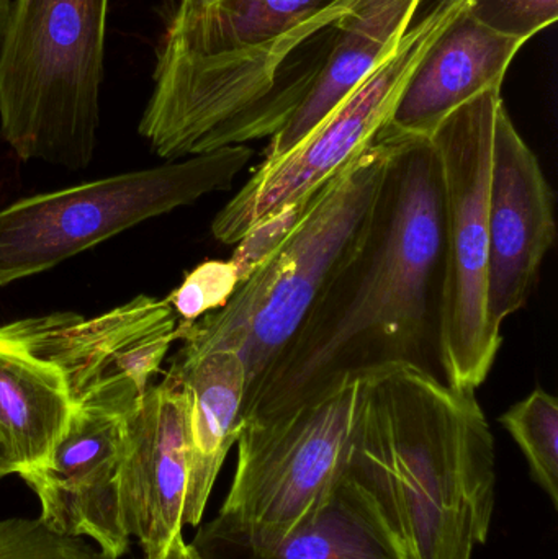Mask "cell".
<instances>
[{
	"label": "cell",
	"instance_id": "obj_2",
	"mask_svg": "<svg viewBox=\"0 0 558 559\" xmlns=\"http://www.w3.org/2000/svg\"><path fill=\"white\" fill-rule=\"evenodd\" d=\"M359 0H180L141 136L167 160L277 134L320 81Z\"/></svg>",
	"mask_w": 558,
	"mask_h": 559
},
{
	"label": "cell",
	"instance_id": "obj_13",
	"mask_svg": "<svg viewBox=\"0 0 558 559\" xmlns=\"http://www.w3.org/2000/svg\"><path fill=\"white\" fill-rule=\"evenodd\" d=\"M187 396L173 378L151 384L124 417L120 488L128 534L144 559H161L182 534L189 485Z\"/></svg>",
	"mask_w": 558,
	"mask_h": 559
},
{
	"label": "cell",
	"instance_id": "obj_19",
	"mask_svg": "<svg viewBox=\"0 0 558 559\" xmlns=\"http://www.w3.org/2000/svg\"><path fill=\"white\" fill-rule=\"evenodd\" d=\"M500 424L513 437L530 466L531 478L558 511V404L543 388L511 406Z\"/></svg>",
	"mask_w": 558,
	"mask_h": 559
},
{
	"label": "cell",
	"instance_id": "obj_23",
	"mask_svg": "<svg viewBox=\"0 0 558 559\" xmlns=\"http://www.w3.org/2000/svg\"><path fill=\"white\" fill-rule=\"evenodd\" d=\"M468 12L500 35L530 41L558 20V0H468Z\"/></svg>",
	"mask_w": 558,
	"mask_h": 559
},
{
	"label": "cell",
	"instance_id": "obj_22",
	"mask_svg": "<svg viewBox=\"0 0 558 559\" xmlns=\"http://www.w3.org/2000/svg\"><path fill=\"white\" fill-rule=\"evenodd\" d=\"M317 193V192H314ZM314 193L287 203L268 218L252 226L238 242L229 262L238 275L239 285L251 277L297 228L313 200Z\"/></svg>",
	"mask_w": 558,
	"mask_h": 559
},
{
	"label": "cell",
	"instance_id": "obj_11",
	"mask_svg": "<svg viewBox=\"0 0 558 559\" xmlns=\"http://www.w3.org/2000/svg\"><path fill=\"white\" fill-rule=\"evenodd\" d=\"M130 414V413H128ZM104 406H75L48 459L20 473L41 502V519L68 537H88L118 559L130 545L120 463L124 417Z\"/></svg>",
	"mask_w": 558,
	"mask_h": 559
},
{
	"label": "cell",
	"instance_id": "obj_10",
	"mask_svg": "<svg viewBox=\"0 0 558 559\" xmlns=\"http://www.w3.org/2000/svg\"><path fill=\"white\" fill-rule=\"evenodd\" d=\"M16 324L33 350L61 370L72 407L128 414L159 373L179 321L167 299L140 295L92 319L55 312Z\"/></svg>",
	"mask_w": 558,
	"mask_h": 559
},
{
	"label": "cell",
	"instance_id": "obj_1",
	"mask_svg": "<svg viewBox=\"0 0 558 559\" xmlns=\"http://www.w3.org/2000/svg\"><path fill=\"white\" fill-rule=\"evenodd\" d=\"M383 130L395 147L369 231L246 400L242 419L387 365H415L442 378L441 166L431 138Z\"/></svg>",
	"mask_w": 558,
	"mask_h": 559
},
{
	"label": "cell",
	"instance_id": "obj_15",
	"mask_svg": "<svg viewBox=\"0 0 558 559\" xmlns=\"http://www.w3.org/2000/svg\"><path fill=\"white\" fill-rule=\"evenodd\" d=\"M166 377L187 396L190 472L183 525H199L216 476L238 439L248 371L236 352L215 350L190 360L174 358Z\"/></svg>",
	"mask_w": 558,
	"mask_h": 559
},
{
	"label": "cell",
	"instance_id": "obj_14",
	"mask_svg": "<svg viewBox=\"0 0 558 559\" xmlns=\"http://www.w3.org/2000/svg\"><path fill=\"white\" fill-rule=\"evenodd\" d=\"M524 43L482 25L468 12L467 0L416 66L387 130L431 136L444 118L475 95L503 85Z\"/></svg>",
	"mask_w": 558,
	"mask_h": 559
},
{
	"label": "cell",
	"instance_id": "obj_20",
	"mask_svg": "<svg viewBox=\"0 0 558 559\" xmlns=\"http://www.w3.org/2000/svg\"><path fill=\"white\" fill-rule=\"evenodd\" d=\"M0 559H108L79 537L49 528L41 519L0 522Z\"/></svg>",
	"mask_w": 558,
	"mask_h": 559
},
{
	"label": "cell",
	"instance_id": "obj_25",
	"mask_svg": "<svg viewBox=\"0 0 558 559\" xmlns=\"http://www.w3.org/2000/svg\"><path fill=\"white\" fill-rule=\"evenodd\" d=\"M459 2H462V0H419L412 25L425 19V16L431 15V13L439 12V10L442 12V10L451 9V7L458 5Z\"/></svg>",
	"mask_w": 558,
	"mask_h": 559
},
{
	"label": "cell",
	"instance_id": "obj_8",
	"mask_svg": "<svg viewBox=\"0 0 558 559\" xmlns=\"http://www.w3.org/2000/svg\"><path fill=\"white\" fill-rule=\"evenodd\" d=\"M501 87L475 95L432 131L444 192L441 370L446 383L474 391L503 344L488 314V193Z\"/></svg>",
	"mask_w": 558,
	"mask_h": 559
},
{
	"label": "cell",
	"instance_id": "obj_27",
	"mask_svg": "<svg viewBox=\"0 0 558 559\" xmlns=\"http://www.w3.org/2000/svg\"><path fill=\"white\" fill-rule=\"evenodd\" d=\"M10 7H12V0H0V45H2L3 33H5L7 22H9Z\"/></svg>",
	"mask_w": 558,
	"mask_h": 559
},
{
	"label": "cell",
	"instance_id": "obj_16",
	"mask_svg": "<svg viewBox=\"0 0 558 559\" xmlns=\"http://www.w3.org/2000/svg\"><path fill=\"white\" fill-rule=\"evenodd\" d=\"M205 559H405L367 496L341 472L323 501L278 540L249 547L199 531Z\"/></svg>",
	"mask_w": 558,
	"mask_h": 559
},
{
	"label": "cell",
	"instance_id": "obj_24",
	"mask_svg": "<svg viewBox=\"0 0 558 559\" xmlns=\"http://www.w3.org/2000/svg\"><path fill=\"white\" fill-rule=\"evenodd\" d=\"M161 559H205L202 555L197 551V548L192 544H186L183 535L179 534L174 537L167 547L166 554Z\"/></svg>",
	"mask_w": 558,
	"mask_h": 559
},
{
	"label": "cell",
	"instance_id": "obj_18",
	"mask_svg": "<svg viewBox=\"0 0 558 559\" xmlns=\"http://www.w3.org/2000/svg\"><path fill=\"white\" fill-rule=\"evenodd\" d=\"M419 0H359L344 16L330 61L307 100L271 138L262 163L300 143L399 43L415 19Z\"/></svg>",
	"mask_w": 558,
	"mask_h": 559
},
{
	"label": "cell",
	"instance_id": "obj_12",
	"mask_svg": "<svg viewBox=\"0 0 558 559\" xmlns=\"http://www.w3.org/2000/svg\"><path fill=\"white\" fill-rule=\"evenodd\" d=\"M556 235L553 189L503 104L495 120L488 193V314L498 331L530 301Z\"/></svg>",
	"mask_w": 558,
	"mask_h": 559
},
{
	"label": "cell",
	"instance_id": "obj_4",
	"mask_svg": "<svg viewBox=\"0 0 558 559\" xmlns=\"http://www.w3.org/2000/svg\"><path fill=\"white\" fill-rule=\"evenodd\" d=\"M395 147L385 130L346 169L324 183L287 241L233 293L223 308L177 325L176 360L233 350L254 393L331 278L363 245ZM246 403V401H245Z\"/></svg>",
	"mask_w": 558,
	"mask_h": 559
},
{
	"label": "cell",
	"instance_id": "obj_17",
	"mask_svg": "<svg viewBox=\"0 0 558 559\" xmlns=\"http://www.w3.org/2000/svg\"><path fill=\"white\" fill-rule=\"evenodd\" d=\"M71 409L61 370L33 350L16 321L0 325V436L19 475L48 459Z\"/></svg>",
	"mask_w": 558,
	"mask_h": 559
},
{
	"label": "cell",
	"instance_id": "obj_3",
	"mask_svg": "<svg viewBox=\"0 0 558 559\" xmlns=\"http://www.w3.org/2000/svg\"><path fill=\"white\" fill-rule=\"evenodd\" d=\"M343 473L405 559H474L495 511V439L474 391L415 365L363 374Z\"/></svg>",
	"mask_w": 558,
	"mask_h": 559
},
{
	"label": "cell",
	"instance_id": "obj_21",
	"mask_svg": "<svg viewBox=\"0 0 558 559\" xmlns=\"http://www.w3.org/2000/svg\"><path fill=\"white\" fill-rule=\"evenodd\" d=\"M238 286V275L231 262L209 261L187 274L166 299L180 318L179 322L190 324L223 308Z\"/></svg>",
	"mask_w": 558,
	"mask_h": 559
},
{
	"label": "cell",
	"instance_id": "obj_7",
	"mask_svg": "<svg viewBox=\"0 0 558 559\" xmlns=\"http://www.w3.org/2000/svg\"><path fill=\"white\" fill-rule=\"evenodd\" d=\"M252 156L246 144L223 147L19 200L0 212V286L41 274L146 219L228 189Z\"/></svg>",
	"mask_w": 558,
	"mask_h": 559
},
{
	"label": "cell",
	"instance_id": "obj_6",
	"mask_svg": "<svg viewBox=\"0 0 558 559\" xmlns=\"http://www.w3.org/2000/svg\"><path fill=\"white\" fill-rule=\"evenodd\" d=\"M360 380L346 377L290 406L245 417L231 488L200 531L262 547L313 511L343 472Z\"/></svg>",
	"mask_w": 558,
	"mask_h": 559
},
{
	"label": "cell",
	"instance_id": "obj_5",
	"mask_svg": "<svg viewBox=\"0 0 558 559\" xmlns=\"http://www.w3.org/2000/svg\"><path fill=\"white\" fill-rule=\"evenodd\" d=\"M110 0H12L0 128L13 153L84 169L97 146Z\"/></svg>",
	"mask_w": 558,
	"mask_h": 559
},
{
	"label": "cell",
	"instance_id": "obj_9",
	"mask_svg": "<svg viewBox=\"0 0 558 559\" xmlns=\"http://www.w3.org/2000/svg\"><path fill=\"white\" fill-rule=\"evenodd\" d=\"M465 2L409 25L379 64L300 143L284 156L261 163L213 219L216 241L236 245L261 219L318 192L367 150L392 120L405 85L425 52Z\"/></svg>",
	"mask_w": 558,
	"mask_h": 559
},
{
	"label": "cell",
	"instance_id": "obj_26",
	"mask_svg": "<svg viewBox=\"0 0 558 559\" xmlns=\"http://www.w3.org/2000/svg\"><path fill=\"white\" fill-rule=\"evenodd\" d=\"M16 473V465L13 462L12 453H10L9 447L3 442L2 436H0V479L5 476Z\"/></svg>",
	"mask_w": 558,
	"mask_h": 559
}]
</instances>
